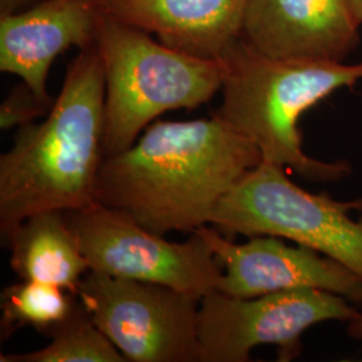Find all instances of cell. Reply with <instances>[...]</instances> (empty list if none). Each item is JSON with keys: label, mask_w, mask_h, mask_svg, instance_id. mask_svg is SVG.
Returning a JSON list of instances; mask_svg holds the SVG:
<instances>
[{"label": "cell", "mask_w": 362, "mask_h": 362, "mask_svg": "<svg viewBox=\"0 0 362 362\" xmlns=\"http://www.w3.org/2000/svg\"><path fill=\"white\" fill-rule=\"evenodd\" d=\"M262 161L257 145L218 117L157 121L127 151L105 157L95 203L158 235L194 233Z\"/></svg>", "instance_id": "cell-1"}, {"label": "cell", "mask_w": 362, "mask_h": 362, "mask_svg": "<svg viewBox=\"0 0 362 362\" xmlns=\"http://www.w3.org/2000/svg\"><path fill=\"white\" fill-rule=\"evenodd\" d=\"M105 73L94 45L67 67L49 115L19 127L0 156V236L6 247L18 226L45 211L95 204L105 160Z\"/></svg>", "instance_id": "cell-2"}, {"label": "cell", "mask_w": 362, "mask_h": 362, "mask_svg": "<svg viewBox=\"0 0 362 362\" xmlns=\"http://www.w3.org/2000/svg\"><path fill=\"white\" fill-rule=\"evenodd\" d=\"M221 104L212 113L255 144L264 163L278 164L309 181L349 176L348 161H321L306 155L300 116L332 93L362 81V62L285 59L266 55L243 37L219 59Z\"/></svg>", "instance_id": "cell-3"}, {"label": "cell", "mask_w": 362, "mask_h": 362, "mask_svg": "<svg viewBox=\"0 0 362 362\" xmlns=\"http://www.w3.org/2000/svg\"><path fill=\"white\" fill-rule=\"evenodd\" d=\"M95 46L106 86L105 157L127 151L157 117L194 110L221 89L219 61L175 50L104 13Z\"/></svg>", "instance_id": "cell-4"}, {"label": "cell", "mask_w": 362, "mask_h": 362, "mask_svg": "<svg viewBox=\"0 0 362 362\" xmlns=\"http://www.w3.org/2000/svg\"><path fill=\"white\" fill-rule=\"evenodd\" d=\"M361 200L338 202L311 194L288 177L285 167L262 161L223 197L211 219L226 236L270 235L333 259L362 281V221L350 212Z\"/></svg>", "instance_id": "cell-5"}, {"label": "cell", "mask_w": 362, "mask_h": 362, "mask_svg": "<svg viewBox=\"0 0 362 362\" xmlns=\"http://www.w3.org/2000/svg\"><path fill=\"white\" fill-rule=\"evenodd\" d=\"M90 272L175 288L199 300L219 290L223 267L204 239L176 243L116 209L93 204L67 211Z\"/></svg>", "instance_id": "cell-6"}, {"label": "cell", "mask_w": 362, "mask_h": 362, "mask_svg": "<svg viewBox=\"0 0 362 362\" xmlns=\"http://www.w3.org/2000/svg\"><path fill=\"white\" fill-rule=\"evenodd\" d=\"M77 297L130 362H204L199 299L167 286L89 272Z\"/></svg>", "instance_id": "cell-7"}, {"label": "cell", "mask_w": 362, "mask_h": 362, "mask_svg": "<svg viewBox=\"0 0 362 362\" xmlns=\"http://www.w3.org/2000/svg\"><path fill=\"white\" fill-rule=\"evenodd\" d=\"M358 310L346 298L299 288L262 297L212 291L199 302L197 332L204 362L250 361L251 350L274 345L282 361L297 357L303 333L327 321L348 322Z\"/></svg>", "instance_id": "cell-8"}, {"label": "cell", "mask_w": 362, "mask_h": 362, "mask_svg": "<svg viewBox=\"0 0 362 362\" xmlns=\"http://www.w3.org/2000/svg\"><path fill=\"white\" fill-rule=\"evenodd\" d=\"M194 233L200 235L223 267L219 291L238 298H255L315 288L346 298L362 305V281L333 259L297 245L287 246L281 238L251 236L236 245L212 226Z\"/></svg>", "instance_id": "cell-9"}, {"label": "cell", "mask_w": 362, "mask_h": 362, "mask_svg": "<svg viewBox=\"0 0 362 362\" xmlns=\"http://www.w3.org/2000/svg\"><path fill=\"white\" fill-rule=\"evenodd\" d=\"M101 16L97 0H40L0 15V70L52 103L47 77L54 59L70 47L94 45Z\"/></svg>", "instance_id": "cell-10"}, {"label": "cell", "mask_w": 362, "mask_h": 362, "mask_svg": "<svg viewBox=\"0 0 362 362\" xmlns=\"http://www.w3.org/2000/svg\"><path fill=\"white\" fill-rule=\"evenodd\" d=\"M358 26L348 0H250L242 37L274 58L342 62Z\"/></svg>", "instance_id": "cell-11"}, {"label": "cell", "mask_w": 362, "mask_h": 362, "mask_svg": "<svg viewBox=\"0 0 362 362\" xmlns=\"http://www.w3.org/2000/svg\"><path fill=\"white\" fill-rule=\"evenodd\" d=\"M101 13L169 47L219 61L242 37L250 0H97Z\"/></svg>", "instance_id": "cell-12"}, {"label": "cell", "mask_w": 362, "mask_h": 362, "mask_svg": "<svg viewBox=\"0 0 362 362\" xmlns=\"http://www.w3.org/2000/svg\"><path fill=\"white\" fill-rule=\"evenodd\" d=\"M6 247L11 250L13 272L23 281L61 286L77 296L90 272L64 211H45L23 220Z\"/></svg>", "instance_id": "cell-13"}, {"label": "cell", "mask_w": 362, "mask_h": 362, "mask_svg": "<svg viewBox=\"0 0 362 362\" xmlns=\"http://www.w3.org/2000/svg\"><path fill=\"white\" fill-rule=\"evenodd\" d=\"M78 305L77 296L61 286L22 279L1 291V338L26 326L49 337L70 318Z\"/></svg>", "instance_id": "cell-14"}, {"label": "cell", "mask_w": 362, "mask_h": 362, "mask_svg": "<svg viewBox=\"0 0 362 362\" xmlns=\"http://www.w3.org/2000/svg\"><path fill=\"white\" fill-rule=\"evenodd\" d=\"M43 349L22 354H1L0 362H128L113 342L78 305L70 318L50 334Z\"/></svg>", "instance_id": "cell-15"}, {"label": "cell", "mask_w": 362, "mask_h": 362, "mask_svg": "<svg viewBox=\"0 0 362 362\" xmlns=\"http://www.w3.org/2000/svg\"><path fill=\"white\" fill-rule=\"evenodd\" d=\"M54 101L46 103L40 100L25 82H22V85L13 88L0 106V128L3 130L19 128L34 122L37 118L46 117Z\"/></svg>", "instance_id": "cell-16"}, {"label": "cell", "mask_w": 362, "mask_h": 362, "mask_svg": "<svg viewBox=\"0 0 362 362\" xmlns=\"http://www.w3.org/2000/svg\"><path fill=\"white\" fill-rule=\"evenodd\" d=\"M40 0H0V15L22 11Z\"/></svg>", "instance_id": "cell-17"}, {"label": "cell", "mask_w": 362, "mask_h": 362, "mask_svg": "<svg viewBox=\"0 0 362 362\" xmlns=\"http://www.w3.org/2000/svg\"><path fill=\"white\" fill-rule=\"evenodd\" d=\"M346 324H348L349 336L362 341V313L358 311Z\"/></svg>", "instance_id": "cell-18"}, {"label": "cell", "mask_w": 362, "mask_h": 362, "mask_svg": "<svg viewBox=\"0 0 362 362\" xmlns=\"http://www.w3.org/2000/svg\"><path fill=\"white\" fill-rule=\"evenodd\" d=\"M350 4V8L353 11V15L357 21L358 25L362 23V0H348Z\"/></svg>", "instance_id": "cell-19"}]
</instances>
